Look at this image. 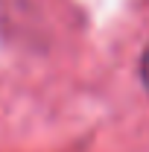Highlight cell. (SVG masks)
<instances>
[{
    "mask_svg": "<svg viewBox=\"0 0 149 152\" xmlns=\"http://www.w3.org/2000/svg\"><path fill=\"white\" fill-rule=\"evenodd\" d=\"M140 79H143V85L149 88V47H146V53H143V61H140Z\"/></svg>",
    "mask_w": 149,
    "mask_h": 152,
    "instance_id": "obj_1",
    "label": "cell"
}]
</instances>
